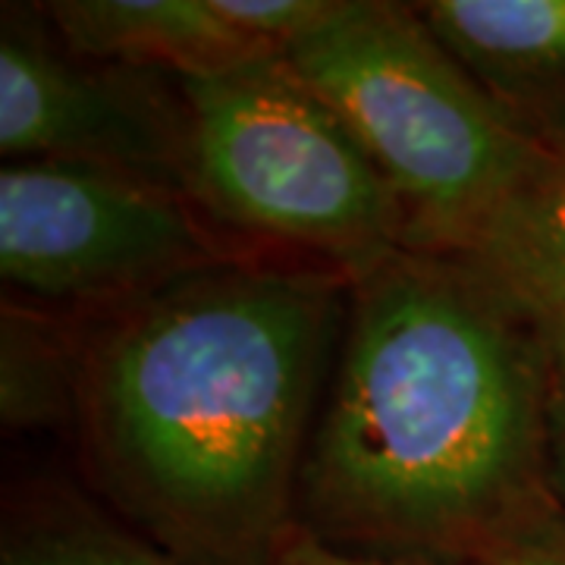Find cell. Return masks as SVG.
<instances>
[{"instance_id":"1","label":"cell","mask_w":565,"mask_h":565,"mask_svg":"<svg viewBox=\"0 0 565 565\" xmlns=\"http://www.w3.org/2000/svg\"><path fill=\"white\" fill-rule=\"evenodd\" d=\"M349 274L258 255L79 318L85 484L189 565H270L343 340Z\"/></svg>"},{"instance_id":"2","label":"cell","mask_w":565,"mask_h":565,"mask_svg":"<svg viewBox=\"0 0 565 565\" xmlns=\"http://www.w3.org/2000/svg\"><path fill=\"white\" fill-rule=\"evenodd\" d=\"M553 355L481 270L399 248L349 280L296 522L386 556L484 559L553 500Z\"/></svg>"},{"instance_id":"3","label":"cell","mask_w":565,"mask_h":565,"mask_svg":"<svg viewBox=\"0 0 565 565\" xmlns=\"http://www.w3.org/2000/svg\"><path fill=\"white\" fill-rule=\"evenodd\" d=\"M286 61L384 177L408 248L452 255L544 148L471 79L415 3L345 0Z\"/></svg>"},{"instance_id":"4","label":"cell","mask_w":565,"mask_h":565,"mask_svg":"<svg viewBox=\"0 0 565 565\" xmlns=\"http://www.w3.org/2000/svg\"><path fill=\"white\" fill-rule=\"evenodd\" d=\"M180 82L185 192L211 221L262 252L349 277L408 248L396 195L286 54Z\"/></svg>"},{"instance_id":"5","label":"cell","mask_w":565,"mask_h":565,"mask_svg":"<svg viewBox=\"0 0 565 565\" xmlns=\"http://www.w3.org/2000/svg\"><path fill=\"white\" fill-rule=\"evenodd\" d=\"M258 255L270 252L161 182L66 161L0 167V277L20 302L104 315Z\"/></svg>"},{"instance_id":"6","label":"cell","mask_w":565,"mask_h":565,"mask_svg":"<svg viewBox=\"0 0 565 565\" xmlns=\"http://www.w3.org/2000/svg\"><path fill=\"white\" fill-rule=\"evenodd\" d=\"M0 154L120 170L189 195L180 76L76 54L41 3H3Z\"/></svg>"},{"instance_id":"7","label":"cell","mask_w":565,"mask_h":565,"mask_svg":"<svg viewBox=\"0 0 565 565\" xmlns=\"http://www.w3.org/2000/svg\"><path fill=\"white\" fill-rule=\"evenodd\" d=\"M41 10L76 54L202 79L282 57L345 0H54Z\"/></svg>"},{"instance_id":"8","label":"cell","mask_w":565,"mask_h":565,"mask_svg":"<svg viewBox=\"0 0 565 565\" xmlns=\"http://www.w3.org/2000/svg\"><path fill=\"white\" fill-rule=\"evenodd\" d=\"M415 7L527 136H565V0H424Z\"/></svg>"},{"instance_id":"9","label":"cell","mask_w":565,"mask_h":565,"mask_svg":"<svg viewBox=\"0 0 565 565\" xmlns=\"http://www.w3.org/2000/svg\"><path fill=\"white\" fill-rule=\"evenodd\" d=\"M452 258L481 270L537 330L553 362H565V136L544 141Z\"/></svg>"},{"instance_id":"10","label":"cell","mask_w":565,"mask_h":565,"mask_svg":"<svg viewBox=\"0 0 565 565\" xmlns=\"http://www.w3.org/2000/svg\"><path fill=\"white\" fill-rule=\"evenodd\" d=\"M0 565H189L79 487L32 478L3 497Z\"/></svg>"},{"instance_id":"11","label":"cell","mask_w":565,"mask_h":565,"mask_svg":"<svg viewBox=\"0 0 565 565\" xmlns=\"http://www.w3.org/2000/svg\"><path fill=\"white\" fill-rule=\"evenodd\" d=\"M79 318L3 296L0 403L7 427H66L73 418Z\"/></svg>"},{"instance_id":"12","label":"cell","mask_w":565,"mask_h":565,"mask_svg":"<svg viewBox=\"0 0 565 565\" xmlns=\"http://www.w3.org/2000/svg\"><path fill=\"white\" fill-rule=\"evenodd\" d=\"M487 565H565V509L550 500L505 531L481 559Z\"/></svg>"},{"instance_id":"13","label":"cell","mask_w":565,"mask_h":565,"mask_svg":"<svg viewBox=\"0 0 565 565\" xmlns=\"http://www.w3.org/2000/svg\"><path fill=\"white\" fill-rule=\"evenodd\" d=\"M270 565H487L478 559H449V556H386V553H359L343 550L315 537L299 522L282 534Z\"/></svg>"},{"instance_id":"14","label":"cell","mask_w":565,"mask_h":565,"mask_svg":"<svg viewBox=\"0 0 565 565\" xmlns=\"http://www.w3.org/2000/svg\"><path fill=\"white\" fill-rule=\"evenodd\" d=\"M546 481L553 500L565 509V362H553L546 403Z\"/></svg>"}]
</instances>
